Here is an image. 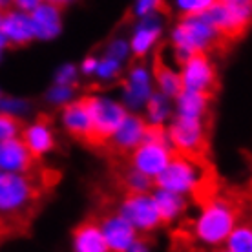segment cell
Instances as JSON below:
<instances>
[{
	"mask_svg": "<svg viewBox=\"0 0 252 252\" xmlns=\"http://www.w3.org/2000/svg\"><path fill=\"white\" fill-rule=\"evenodd\" d=\"M59 179V172L42 164L32 174L0 172V238L24 234Z\"/></svg>",
	"mask_w": 252,
	"mask_h": 252,
	"instance_id": "1",
	"label": "cell"
},
{
	"mask_svg": "<svg viewBox=\"0 0 252 252\" xmlns=\"http://www.w3.org/2000/svg\"><path fill=\"white\" fill-rule=\"evenodd\" d=\"M201 214L195 221H185L183 228L192 241L199 245L220 249L227 241L232 228L249 218L251 190L243 187H232L227 181L207 201L197 205Z\"/></svg>",
	"mask_w": 252,
	"mask_h": 252,
	"instance_id": "2",
	"label": "cell"
},
{
	"mask_svg": "<svg viewBox=\"0 0 252 252\" xmlns=\"http://www.w3.org/2000/svg\"><path fill=\"white\" fill-rule=\"evenodd\" d=\"M214 115L185 117L177 115L166 128V139L172 143V150L181 154L185 159L194 163L197 168L212 166L210 159V139H212Z\"/></svg>",
	"mask_w": 252,
	"mask_h": 252,
	"instance_id": "3",
	"label": "cell"
},
{
	"mask_svg": "<svg viewBox=\"0 0 252 252\" xmlns=\"http://www.w3.org/2000/svg\"><path fill=\"white\" fill-rule=\"evenodd\" d=\"M174 46L177 63L192 51H205L208 55H225L230 50L201 15L179 19V24L174 30Z\"/></svg>",
	"mask_w": 252,
	"mask_h": 252,
	"instance_id": "4",
	"label": "cell"
},
{
	"mask_svg": "<svg viewBox=\"0 0 252 252\" xmlns=\"http://www.w3.org/2000/svg\"><path fill=\"white\" fill-rule=\"evenodd\" d=\"M251 6L252 0L232 2V4L214 0V4L205 13H201V17L214 28L221 40L230 48L236 42H240L251 28Z\"/></svg>",
	"mask_w": 252,
	"mask_h": 252,
	"instance_id": "5",
	"label": "cell"
},
{
	"mask_svg": "<svg viewBox=\"0 0 252 252\" xmlns=\"http://www.w3.org/2000/svg\"><path fill=\"white\" fill-rule=\"evenodd\" d=\"M172 148L168 146L166 128L161 123H148L143 143L132 152L130 158L126 159L141 174H145L148 177H156L168 164Z\"/></svg>",
	"mask_w": 252,
	"mask_h": 252,
	"instance_id": "6",
	"label": "cell"
},
{
	"mask_svg": "<svg viewBox=\"0 0 252 252\" xmlns=\"http://www.w3.org/2000/svg\"><path fill=\"white\" fill-rule=\"evenodd\" d=\"M181 64V88L183 92H195L216 99L221 88L218 69L210 61V55L205 51H192L185 59L179 61Z\"/></svg>",
	"mask_w": 252,
	"mask_h": 252,
	"instance_id": "7",
	"label": "cell"
},
{
	"mask_svg": "<svg viewBox=\"0 0 252 252\" xmlns=\"http://www.w3.org/2000/svg\"><path fill=\"white\" fill-rule=\"evenodd\" d=\"M126 115L128 114H126L125 106L97 97L94 104V115H92V130H90L84 146L101 154L108 139L117 132V128L126 119Z\"/></svg>",
	"mask_w": 252,
	"mask_h": 252,
	"instance_id": "8",
	"label": "cell"
},
{
	"mask_svg": "<svg viewBox=\"0 0 252 252\" xmlns=\"http://www.w3.org/2000/svg\"><path fill=\"white\" fill-rule=\"evenodd\" d=\"M121 216L132 225L137 232L150 234L163 227L158 212V205L150 194H123L117 203Z\"/></svg>",
	"mask_w": 252,
	"mask_h": 252,
	"instance_id": "9",
	"label": "cell"
},
{
	"mask_svg": "<svg viewBox=\"0 0 252 252\" xmlns=\"http://www.w3.org/2000/svg\"><path fill=\"white\" fill-rule=\"evenodd\" d=\"M146 123L143 117L139 115H126L123 125L117 128V132L108 139V143L101 150L102 156L110 159H126L132 156V152L137 148L146 135Z\"/></svg>",
	"mask_w": 252,
	"mask_h": 252,
	"instance_id": "10",
	"label": "cell"
},
{
	"mask_svg": "<svg viewBox=\"0 0 252 252\" xmlns=\"http://www.w3.org/2000/svg\"><path fill=\"white\" fill-rule=\"evenodd\" d=\"M201 168H197L194 163H190L189 159H185L181 154L172 150L170 161L163 168L161 174L154 177V187L158 190H168L176 194H185L190 192L192 185L199 176Z\"/></svg>",
	"mask_w": 252,
	"mask_h": 252,
	"instance_id": "11",
	"label": "cell"
},
{
	"mask_svg": "<svg viewBox=\"0 0 252 252\" xmlns=\"http://www.w3.org/2000/svg\"><path fill=\"white\" fill-rule=\"evenodd\" d=\"M42 164L20 137L0 141V170L7 174H32Z\"/></svg>",
	"mask_w": 252,
	"mask_h": 252,
	"instance_id": "12",
	"label": "cell"
},
{
	"mask_svg": "<svg viewBox=\"0 0 252 252\" xmlns=\"http://www.w3.org/2000/svg\"><path fill=\"white\" fill-rule=\"evenodd\" d=\"M97 97L86 95L79 101L68 102L63 108V123L71 137L79 141L82 146L92 130V115H94V104Z\"/></svg>",
	"mask_w": 252,
	"mask_h": 252,
	"instance_id": "13",
	"label": "cell"
},
{
	"mask_svg": "<svg viewBox=\"0 0 252 252\" xmlns=\"http://www.w3.org/2000/svg\"><path fill=\"white\" fill-rule=\"evenodd\" d=\"M19 137L24 141L33 156L40 161H42V156L46 152L53 150L57 146L55 145V133H53V119L46 114L38 115L35 125H26V128L20 132Z\"/></svg>",
	"mask_w": 252,
	"mask_h": 252,
	"instance_id": "14",
	"label": "cell"
},
{
	"mask_svg": "<svg viewBox=\"0 0 252 252\" xmlns=\"http://www.w3.org/2000/svg\"><path fill=\"white\" fill-rule=\"evenodd\" d=\"M0 33L6 38L7 46H24L35 38L32 19L28 13L7 11L0 20Z\"/></svg>",
	"mask_w": 252,
	"mask_h": 252,
	"instance_id": "15",
	"label": "cell"
},
{
	"mask_svg": "<svg viewBox=\"0 0 252 252\" xmlns=\"http://www.w3.org/2000/svg\"><path fill=\"white\" fill-rule=\"evenodd\" d=\"M73 252H108L101 227L92 216L73 228Z\"/></svg>",
	"mask_w": 252,
	"mask_h": 252,
	"instance_id": "16",
	"label": "cell"
},
{
	"mask_svg": "<svg viewBox=\"0 0 252 252\" xmlns=\"http://www.w3.org/2000/svg\"><path fill=\"white\" fill-rule=\"evenodd\" d=\"M32 19L35 37L51 38L61 32V9L51 4L42 2L32 13H28Z\"/></svg>",
	"mask_w": 252,
	"mask_h": 252,
	"instance_id": "17",
	"label": "cell"
},
{
	"mask_svg": "<svg viewBox=\"0 0 252 252\" xmlns=\"http://www.w3.org/2000/svg\"><path fill=\"white\" fill-rule=\"evenodd\" d=\"M154 79L158 82L159 92H161L164 97H174V99H177L179 94L183 92L179 75L174 73V71L164 64L163 48H158L156 53H154Z\"/></svg>",
	"mask_w": 252,
	"mask_h": 252,
	"instance_id": "18",
	"label": "cell"
},
{
	"mask_svg": "<svg viewBox=\"0 0 252 252\" xmlns=\"http://www.w3.org/2000/svg\"><path fill=\"white\" fill-rule=\"evenodd\" d=\"M154 201L158 205L161 225H170L176 218L183 214L187 210V205H189L181 194L168 192V190H158L156 195H154Z\"/></svg>",
	"mask_w": 252,
	"mask_h": 252,
	"instance_id": "19",
	"label": "cell"
},
{
	"mask_svg": "<svg viewBox=\"0 0 252 252\" xmlns=\"http://www.w3.org/2000/svg\"><path fill=\"white\" fill-rule=\"evenodd\" d=\"M176 101L177 106H179V115H185V117H203V115L212 114L210 104H212L214 99H210V97L203 94L181 92Z\"/></svg>",
	"mask_w": 252,
	"mask_h": 252,
	"instance_id": "20",
	"label": "cell"
},
{
	"mask_svg": "<svg viewBox=\"0 0 252 252\" xmlns=\"http://www.w3.org/2000/svg\"><path fill=\"white\" fill-rule=\"evenodd\" d=\"M227 252H252V228L251 220L240 221L232 232L228 234L227 241L223 243Z\"/></svg>",
	"mask_w": 252,
	"mask_h": 252,
	"instance_id": "21",
	"label": "cell"
},
{
	"mask_svg": "<svg viewBox=\"0 0 252 252\" xmlns=\"http://www.w3.org/2000/svg\"><path fill=\"white\" fill-rule=\"evenodd\" d=\"M159 33H161V30H159L158 24H146L143 28H139L137 33L132 38V51L135 61L145 59V55L152 48V44L158 40Z\"/></svg>",
	"mask_w": 252,
	"mask_h": 252,
	"instance_id": "22",
	"label": "cell"
},
{
	"mask_svg": "<svg viewBox=\"0 0 252 252\" xmlns=\"http://www.w3.org/2000/svg\"><path fill=\"white\" fill-rule=\"evenodd\" d=\"M150 88H148V77L143 69H135L132 71V75L126 82V95L132 102L143 101L146 95H148Z\"/></svg>",
	"mask_w": 252,
	"mask_h": 252,
	"instance_id": "23",
	"label": "cell"
},
{
	"mask_svg": "<svg viewBox=\"0 0 252 252\" xmlns=\"http://www.w3.org/2000/svg\"><path fill=\"white\" fill-rule=\"evenodd\" d=\"M24 128L26 123L20 117L9 114V112H0V141L19 137Z\"/></svg>",
	"mask_w": 252,
	"mask_h": 252,
	"instance_id": "24",
	"label": "cell"
},
{
	"mask_svg": "<svg viewBox=\"0 0 252 252\" xmlns=\"http://www.w3.org/2000/svg\"><path fill=\"white\" fill-rule=\"evenodd\" d=\"M146 108H148V114L154 119V123H161V119L168 114V102L163 94H152Z\"/></svg>",
	"mask_w": 252,
	"mask_h": 252,
	"instance_id": "25",
	"label": "cell"
},
{
	"mask_svg": "<svg viewBox=\"0 0 252 252\" xmlns=\"http://www.w3.org/2000/svg\"><path fill=\"white\" fill-rule=\"evenodd\" d=\"M181 7V17H197L214 4V0H177Z\"/></svg>",
	"mask_w": 252,
	"mask_h": 252,
	"instance_id": "26",
	"label": "cell"
},
{
	"mask_svg": "<svg viewBox=\"0 0 252 252\" xmlns=\"http://www.w3.org/2000/svg\"><path fill=\"white\" fill-rule=\"evenodd\" d=\"M168 13V6L164 0H139L135 6V15H148V13Z\"/></svg>",
	"mask_w": 252,
	"mask_h": 252,
	"instance_id": "27",
	"label": "cell"
},
{
	"mask_svg": "<svg viewBox=\"0 0 252 252\" xmlns=\"http://www.w3.org/2000/svg\"><path fill=\"white\" fill-rule=\"evenodd\" d=\"M97 68H99V71H101V75L110 77V75H115V73L119 71V64H117V59L106 57L97 64Z\"/></svg>",
	"mask_w": 252,
	"mask_h": 252,
	"instance_id": "28",
	"label": "cell"
},
{
	"mask_svg": "<svg viewBox=\"0 0 252 252\" xmlns=\"http://www.w3.org/2000/svg\"><path fill=\"white\" fill-rule=\"evenodd\" d=\"M44 0H11V6H15L20 13H32L37 6H40Z\"/></svg>",
	"mask_w": 252,
	"mask_h": 252,
	"instance_id": "29",
	"label": "cell"
},
{
	"mask_svg": "<svg viewBox=\"0 0 252 252\" xmlns=\"http://www.w3.org/2000/svg\"><path fill=\"white\" fill-rule=\"evenodd\" d=\"M128 252H150V247H148V240L146 238H135Z\"/></svg>",
	"mask_w": 252,
	"mask_h": 252,
	"instance_id": "30",
	"label": "cell"
},
{
	"mask_svg": "<svg viewBox=\"0 0 252 252\" xmlns=\"http://www.w3.org/2000/svg\"><path fill=\"white\" fill-rule=\"evenodd\" d=\"M82 69H84V71H94V69H97V61H95L94 57H88L86 59V63L82 64Z\"/></svg>",
	"mask_w": 252,
	"mask_h": 252,
	"instance_id": "31",
	"label": "cell"
},
{
	"mask_svg": "<svg viewBox=\"0 0 252 252\" xmlns=\"http://www.w3.org/2000/svg\"><path fill=\"white\" fill-rule=\"evenodd\" d=\"M46 4H51V6H55V7H59L61 11H63L64 7L68 6V2L69 0H44Z\"/></svg>",
	"mask_w": 252,
	"mask_h": 252,
	"instance_id": "32",
	"label": "cell"
},
{
	"mask_svg": "<svg viewBox=\"0 0 252 252\" xmlns=\"http://www.w3.org/2000/svg\"><path fill=\"white\" fill-rule=\"evenodd\" d=\"M11 6V0H0V13H7Z\"/></svg>",
	"mask_w": 252,
	"mask_h": 252,
	"instance_id": "33",
	"label": "cell"
},
{
	"mask_svg": "<svg viewBox=\"0 0 252 252\" xmlns=\"http://www.w3.org/2000/svg\"><path fill=\"white\" fill-rule=\"evenodd\" d=\"M4 46H7V42H6V38L2 37V33H0V50H2Z\"/></svg>",
	"mask_w": 252,
	"mask_h": 252,
	"instance_id": "34",
	"label": "cell"
},
{
	"mask_svg": "<svg viewBox=\"0 0 252 252\" xmlns=\"http://www.w3.org/2000/svg\"><path fill=\"white\" fill-rule=\"evenodd\" d=\"M216 252H227V251H225V249H223V251H216Z\"/></svg>",
	"mask_w": 252,
	"mask_h": 252,
	"instance_id": "35",
	"label": "cell"
}]
</instances>
